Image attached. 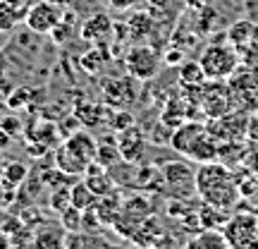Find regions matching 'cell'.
<instances>
[{
    "label": "cell",
    "mask_w": 258,
    "mask_h": 249,
    "mask_svg": "<svg viewBox=\"0 0 258 249\" xmlns=\"http://www.w3.org/2000/svg\"><path fill=\"white\" fill-rule=\"evenodd\" d=\"M124 67L137 82H148L153 79L160 70V58L151 46H134L124 56Z\"/></svg>",
    "instance_id": "9c48e42d"
},
{
    "label": "cell",
    "mask_w": 258,
    "mask_h": 249,
    "mask_svg": "<svg viewBox=\"0 0 258 249\" xmlns=\"http://www.w3.org/2000/svg\"><path fill=\"white\" fill-rule=\"evenodd\" d=\"M84 182L91 187V192L96 194V196L108 194L110 189H115V180H112L110 170H108V168H103L101 163H96V161L89 163L86 173H84Z\"/></svg>",
    "instance_id": "4fadbf2b"
},
{
    "label": "cell",
    "mask_w": 258,
    "mask_h": 249,
    "mask_svg": "<svg viewBox=\"0 0 258 249\" xmlns=\"http://www.w3.org/2000/svg\"><path fill=\"white\" fill-rule=\"evenodd\" d=\"M129 125H134V118H132L129 113H112L110 127L115 129V132H122V129H127Z\"/></svg>",
    "instance_id": "4dcf8cb0"
},
{
    "label": "cell",
    "mask_w": 258,
    "mask_h": 249,
    "mask_svg": "<svg viewBox=\"0 0 258 249\" xmlns=\"http://www.w3.org/2000/svg\"><path fill=\"white\" fill-rule=\"evenodd\" d=\"M8 67H10V63H8V56L0 51V84L5 82V74H8Z\"/></svg>",
    "instance_id": "d590c367"
},
{
    "label": "cell",
    "mask_w": 258,
    "mask_h": 249,
    "mask_svg": "<svg viewBox=\"0 0 258 249\" xmlns=\"http://www.w3.org/2000/svg\"><path fill=\"white\" fill-rule=\"evenodd\" d=\"M189 247H220L222 249V247H227V240H225L222 230H206L203 228L199 237L189 240Z\"/></svg>",
    "instance_id": "cb8c5ba5"
},
{
    "label": "cell",
    "mask_w": 258,
    "mask_h": 249,
    "mask_svg": "<svg viewBox=\"0 0 258 249\" xmlns=\"http://www.w3.org/2000/svg\"><path fill=\"white\" fill-rule=\"evenodd\" d=\"M70 194H72V206H77L79 211H86V209H91L93 204H96V194L91 192V187L86 185V182H74L70 185Z\"/></svg>",
    "instance_id": "603a6c76"
},
{
    "label": "cell",
    "mask_w": 258,
    "mask_h": 249,
    "mask_svg": "<svg viewBox=\"0 0 258 249\" xmlns=\"http://www.w3.org/2000/svg\"><path fill=\"white\" fill-rule=\"evenodd\" d=\"M199 225H201V230L206 228V230H220L222 225H225V221L230 218L227 216V211H222V209H218V206H211V204L201 202V206H199Z\"/></svg>",
    "instance_id": "d6986e66"
},
{
    "label": "cell",
    "mask_w": 258,
    "mask_h": 249,
    "mask_svg": "<svg viewBox=\"0 0 258 249\" xmlns=\"http://www.w3.org/2000/svg\"><path fill=\"white\" fill-rule=\"evenodd\" d=\"M232 108L244 113L258 111V67L256 65H239L230 79Z\"/></svg>",
    "instance_id": "3957f363"
},
{
    "label": "cell",
    "mask_w": 258,
    "mask_h": 249,
    "mask_svg": "<svg viewBox=\"0 0 258 249\" xmlns=\"http://www.w3.org/2000/svg\"><path fill=\"white\" fill-rule=\"evenodd\" d=\"M27 177H29V168L24 163L10 161V163H5V170H3V177H0V187L8 189V192L19 189V187L27 182Z\"/></svg>",
    "instance_id": "e0dca14e"
},
{
    "label": "cell",
    "mask_w": 258,
    "mask_h": 249,
    "mask_svg": "<svg viewBox=\"0 0 258 249\" xmlns=\"http://www.w3.org/2000/svg\"><path fill=\"white\" fill-rule=\"evenodd\" d=\"M246 139L258 144V111H253L249 115V129H246Z\"/></svg>",
    "instance_id": "1f68e13d"
},
{
    "label": "cell",
    "mask_w": 258,
    "mask_h": 249,
    "mask_svg": "<svg viewBox=\"0 0 258 249\" xmlns=\"http://www.w3.org/2000/svg\"><path fill=\"white\" fill-rule=\"evenodd\" d=\"M55 168L62 170L64 175L72 177V175H84L86 168H89V163H84L82 158H77L72 151H67L64 146H60L55 151Z\"/></svg>",
    "instance_id": "ffe728a7"
},
{
    "label": "cell",
    "mask_w": 258,
    "mask_h": 249,
    "mask_svg": "<svg viewBox=\"0 0 258 249\" xmlns=\"http://www.w3.org/2000/svg\"><path fill=\"white\" fill-rule=\"evenodd\" d=\"M105 3H108L112 10H129L134 3H139V0H105Z\"/></svg>",
    "instance_id": "836d02e7"
},
{
    "label": "cell",
    "mask_w": 258,
    "mask_h": 249,
    "mask_svg": "<svg viewBox=\"0 0 258 249\" xmlns=\"http://www.w3.org/2000/svg\"><path fill=\"white\" fill-rule=\"evenodd\" d=\"M31 89L29 86H19V89H12L8 93V108L10 111H17V108H24L29 101H31Z\"/></svg>",
    "instance_id": "f1b7e54d"
},
{
    "label": "cell",
    "mask_w": 258,
    "mask_h": 249,
    "mask_svg": "<svg viewBox=\"0 0 258 249\" xmlns=\"http://www.w3.org/2000/svg\"><path fill=\"white\" fill-rule=\"evenodd\" d=\"M62 17H64V8L53 5L48 0H34L27 8V12H24V24H27L29 31L41 36V34H50L62 22Z\"/></svg>",
    "instance_id": "52a82bcc"
},
{
    "label": "cell",
    "mask_w": 258,
    "mask_h": 249,
    "mask_svg": "<svg viewBox=\"0 0 258 249\" xmlns=\"http://www.w3.org/2000/svg\"><path fill=\"white\" fill-rule=\"evenodd\" d=\"M165 63H167V65H182V63H184V51H179V48H172V51H167Z\"/></svg>",
    "instance_id": "d6a6232c"
},
{
    "label": "cell",
    "mask_w": 258,
    "mask_h": 249,
    "mask_svg": "<svg viewBox=\"0 0 258 249\" xmlns=\"http://www.w3.org/2000/svg\"><path fill=\"white\" fill-rule=\"evenodd\" d=\"M249 115L251 113L237 111L232 108L220 118H208L206 127L218 144H227V141H244L246 139V129H249Z\"/></svg>",
    "instance_id": "277c9868"
},
{
    "label": "cell",
    "mask_w": 258,
    "mask_h": 249,
    "mask_svg": "<svg viewBox=\"0 0 258 249\" xmlns=\"http://www.w3.org/2000/svg\"><path fill=\"white\" fill-rule=\"evenodd\" d=\"M208 134V127H206V122H194V120H184L182 125H177L172 129V137H170V146L175 148L177 154H182V156H189L191 154V148L201 141L203 137Z\"/></svg>",
    "instance_id": "30bf717a"
},
{
    "label": "cell",
    "mask_w": 258,
    "mask_h": 249,
    "mask_svg": "<svg viewBox=\"0 0 258 249\" xmlns=\"http://www.w3.org/2000/svg\"><path fill=\"white\" fill-rule=\"evenodd\" d=\"M60 225H62L67 232H77V230H82V211L77 209V206H67L60 216Z\"/></svg>",
    "instance_id": "484cf974"
},
{
    "label": "cell",
    "mask_w": 258,
    "mask_h": 249,
    "mask_svg": "<svg viewBox=\"0 0 258 249\" xmlns=\"http://www.w3.org/2000/svg\"><path fill=\"white\" fill-rule=\"evenodd\" d=\"M24 12L27 8H22L17 0H0V31H15L19 22H24Z\"/></svg>",
    "instance_id": "5bb4252c"
},
{
    "label": "cell",
    "mask_w": 258,
    "mask_h": 249,
    "mask_svg": "<svg viewBox=\"0 0 258 249\" xmlns=\"http://www.w3.org/2000/svg\"><path fill=\"white\" fill-rule=\"evenodd\" d=\"M67 206H72V194H70V185L67 187H55L53 194H50V209L60 216V213L67 209Z\"/></svg>",
    "instance_id": "83f0119b"
},
{
    "label": "cell",
    "mask_w": 258,
    "mask_h": 249,
    "mask_svg": "<svg viewBox=\"0 0 258 249\" xmlns=\"http://www.w3.org/2000/svg\"><path fill=\"white\" fill-rule=\"evenodd\" d=\"M203 82H206V74H203L199 63L179 65V86H182V89H199Z\"/></svg>",
    "instance_id": "7402d4cb"
},
{
    "label": "cell",
    "mask_w": 258,
    "mask_h": 249,
    "mask_svg": "<svg viewBox=\"0 0 258 249\" xmlns=\"http://www.w3.org/2000/svg\"><path fill=\"white\" fill-rule=\"evenodd\" d=\"M196 194L201 196V202L218 206L222 211L234 209L241 196L232 168L225 166L222 161H211V163L199 166V170H196Z\"/></svg>",
    "instance_id": "6da1fadb"
},
{
    "label": "cell",
    "mask_w": 258,
    "mask_h": 249,
    "mask_svg": "<svg viewBox=\"0 0 258 249\" xmlns=\"http://www.w3.org/2000/svg\"><path fill=\"white\" fill-rule=\"evenodd\" d=\"M163 173V187L175 199H191L196 196V170L186 161H172L160 168Z\"/></svg>",
    "instance_id": "5b68a950"
},
{
    "label": "cell",
    "mask_w": 258,
    "mask_h": 249,
    "mask_svg": "<svg viewBox=\"0 0 258 249\" xmlns=\"http://www.w3.org/2000/svg\"><path fill=\"white\" fill-rule=\"evenodd\" d=\"M48 3H53V5H60V8H67V5H70V0H48Z\"/></svg>",
    "instance_id": "f35d334b"
},
{
    "label": "cell",
    "mask_w": 258,
    "mask_h": 249,
    "mask_svg": "<svg viewBox=\"0 0 258 249\" xmlns=\"http://www.w3.org/2000/svg\"><path fill=\"white\" fill-rule=\"evenodd\" d=\"M112 34V22L108 19V15H93L91 19H86L82 27V38L86 41H96L101 43Z\"/></svg>",
    "instance_id": "9a60e30c"
},
{
    "label": "cell",
    "mask_w": 258,
    "mask_h": 249,
    "mask_svg": "<svg viewBox=\"0 0 258 249\" xmlns=\"http://www.w3.org/2000/svg\"><path fill=\"white\" fill-rule=\"evenodd\" d=\"M62 146L67 148V151H72L77 158H82L84 163H91L93 158H96V146H98V141H96L89 132L77 129V132H72V134L64 137Z\"/></svg>",
    "instance_id": "7c38bea8"
},
{
    "label": "cell",
    "mask_w": 258,
    "mask_h": 249,
    "mask_svg": "<svg viewBox=\"0 0 258 249\" xmlns=\"http://www.w3.org/2000/svg\"><path fill=\"white\" fill-rule=\"evenodd\" d=\"M8 111H10L8 108V91H5V89H0V118H3Z\"/></svg>",
    "instance_id": "8d00e7d4"
},
{
    "label": "cell",
    "mask_w": 258,
    "mask_h": 249,
    "mask_svg": "<svg viewBox=\"0 0 258 249\" xmlns=\"http://www.w3.org/2000/svg\"><path fill=\"white\" fill-rule=\"evenodd\" d=\"M12 244H10V235L3 228H0V249H10Z\"/></svg>",
    "instance_id": "74e56055"
},
{
    "label": "cell",
    "mask_w": 258,
    "mask_h": 249,
    "mask_svg": "<svg viewBox=\"0 0 258 249\" xmlns=\"http://www.w3.org/2000/svg\"><path fill=\"white\" fill-rule=\"evenodd\" d=\"M64 235H67V230H64L62 225H48V223H43L38 230H34V244L41 249H55V247H64Z\"/></svg>",
    "instance_id": "2e32d148"
},
{
    "label": "cell",
    "mask_w": 258,
    "mask_h": 249,
    "mask_svg": "<svg viewBox=\"0 0 258 249\" xmlns=\"http://www.w3.org/2000/svg\"><path fill=\"white\" fill-rule=\"evenodd\" d=\"M3 170H5V158H3V151H0V177H3Z\"/></svg>",
    "instance_id": "ab89813d"
},
{
    "label": "cell",
    "mask_w": 258,
    "mask_h": 249,
    "mask_svg": "<svg viewBox=\"0 0 258 249\" xmlns=\"http://www.w3.org/2000/svg\"><path fill=\"white\" fill-rule=\"evenodd\" d=\"M153 29V19L148 17L146 12H139V15H132L129 19V34L132 38H146Z\"/></svg>",
    "instance_id": "d4e9b609"
},
{
    "label": "cell",
    "mask_w": 258,
    "mask_h": 249,
    "mask_svg": "<svg viewBox=\"0 0 258 249\" xmlns=\"http://www.w3.org/2000/svg\"><path fill=\"white\" fill-rule=\"evenodd\" d=\"M227 247H253L258 244V218L253 213H234L220 228Z\"/></svg>",
    "instance_id": "8992f818"
},
{
    "label": "cell",
    "mask_w": 258,
    "mask_h": 249,
    "mask_svg": "<svg viewBox=\"0 0 258 249\" xmlns=\"http://www.w3.org/2000/svg\"><path fill=\"white\" fill-rule=\"evenodd\" d=\"M120 146H117V137H103L98 139V146H96V163H101L103 168H112L120 161Z\"/></svg>",
    "instance_id": "44dd1931"
},
{
    "label": "cell",
    "mask_w": 258,
    "mask_h": 249,
    "mask_svg": "<svg viewBox=\"0 0 258 249\" xmlns=\"http://www.w3.org/2000/svg\"><path fill=\"white\" fill-rule=\"evenodd\" d=\"M117 146H120V156L127 163H141L144 154H146V137L137 125H129L127 129L117 132Z\"/></svg>",
    "instance_id": "8fae6325"
},
{
    "label": "cell",
    "mask_w": 258,
    "mask_h": 249,
    "mask_svg": "<svg viewBox=\"0 0 258 249\" xmlns=\"http://www.w3.org/2000/svg\"><path fill=\"white\" fill-rule=\"evenodd\" d=\"M244 65H256L258 67V22H253V31H251L249 43L244 46V51L239 53Z\"/></svg>",
    "instance_id": "4316f807"
},
{
    "label": "cell",
    "mask_w": 258,
    "mask_h": 249,
    "mask_svg": "<svg viewBox=\"0 0 258 249\" xmlns=\"http://www.w3.org/2000/svg\"><path fill=\"white\" fill-rule=\"evenodd\" d=\"M12 141H15V137H12V134H8L5 129L0 127V151L10 148V146H12Z\"/></svg>",
    "instance_id": "e575fe53"
},
{
    "label": "cell",
    "mask_w": 258,
    "mask_h": 249,
    "mask_svg": "<svg viewBox=\"0 0 258 249\" xmlns=\"http://www.w3.org/2000/svg\"><path fill=\"white\" fill-rule=\"evenodd\" d=\"M199 65H201L206 79H230L234 70L241 65V56L225 38H218L203 48Z\"/></svg>",
    "instance_id": "7a4b0ae2"
},
{
    "label": "cell",
    "mask_w": 258,
    "mask_h": 249,
    "mask_svg": "<svg viewBox=\"0 0 258 249\" xmlns=\"http://www.w3.org/2000/svg\"><path fill=\"white\" fill-rule=\"evenodd\" d=\"M232 111V91L227 79H206L201 86V113L206 118H220Z\"/></svg>",
    "instance_id": "ba28073f"
},
{
    "label": "cell",
    "mask_w": 258,
    "mask_h": 249,
    "mask_svg": "<svg viewBox=\"0 0 258 249\" xmlns=\"http://www.w3.org/2000/svg\"><path fill=\"white\" fill-rule=\"evenodd\" d=\"M251 31H253V22H251V19H239V22L230 24V29L225 31V38H227V43H230L237 53H241L244 46L249 43Z\"/></svg>",
    "instance_id": "ac0fdd59"
},
{
    "label": "cell",
    "mask_w": 258,
    "mask_h": 249,
    "mask_svg": "<svg viewBox=\"0 0 258 249\" xmlns=\"http://www.w3.org/2000/svg\"><path fill=\"white\" fill-rule=\"evenodd\" d=\"M0 127L5 129L8 134H12V137H17L19 132H22V122H19L17 115H8V113H5V115L0 118Z\"/></svg>",
    "instance_id": "f546056e"
}]
</instances>
